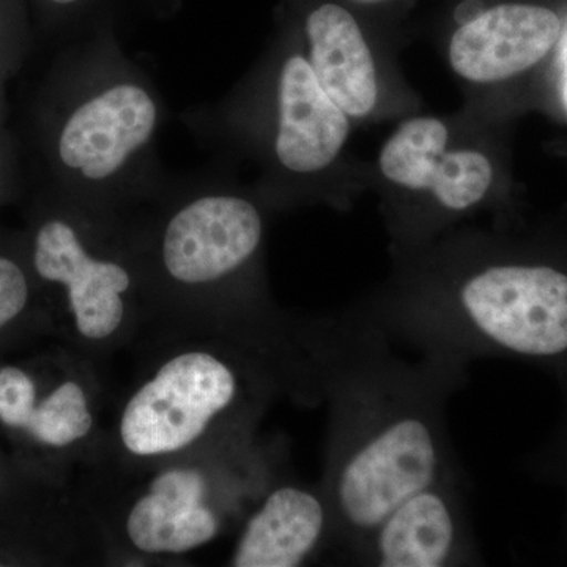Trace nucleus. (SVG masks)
Masks as SVG:
<instances>
[{
	"mask_svg": "<svg viewBox=\"0 0 567 567\" xmlns=\"http://www.w3.org/2000/svg\"><path fill=\"white\" fill-rule=\"evenodd\" d=\"M306 349L328 404L320 486L334 516V550L350 555L399 503L464 473L447 431V406L468 368L420 354L352 316L306 319Z\"/></svg>",
	"mask_w": 567,
	"mask_h": 567,
	"instance_id": "obj_1",
	"label": "nucleus"
},
{
	"mask_svg": "<svg viewBox=\"0 0 567 567\" xmlns=\"http://www.w3.org/2000/svg\"><path fill=\"white\" fill-rule=\"evenodd\" d=\"M561 21L546 7L503 3L454 33L450 61L458 76L480 84L509 80L543 61L557 44Z\"/></svg>",
	"mask_w": 567,
	"mask_h": 567,
	"instance_id": "obj_12",
	"label": "nucleus"
},
{
	"mask_svg": "<svg viewBox=\"0 0 567 567\" xmlns=\"http://www.w3.org/2000/svg\"><path fill=\"white\" fill-rule=\"evenodd\" d=\"M349 115L317 81L308 59L289 55L278 78L275 155L289 173H320L349 137Z\"/></svg>",
	"mask_w": 567,
	"mask_h": 567,
	"instance_id": "obj_13",
	"label": "nucleus"
},
{
	"mask_svg": "<svg viewBox=\"0 0 567 567\" xmlns=\"http://www.w3.org/2000/svg\"><path fill=\"white\" fill-rule=\"evenodd\" d=\"M334 539L333 509L320 483L281 472L237 528L227 566H306L334 548Z\"/></svg>",
	"mask_w": 567,
	"mask_h": 567,
	"instance_id": "obj_10",
	"label": "nucleus"
},
{
	"mask_svg": "<svg viewBox=\"0 0 567 567\" xmlns=\"http://www.w3.org/2000/svg\"><path fill=\"white\" fill-rule=\"evenodd\" d=\"M555 375L565 393V412H563L557 432L551 435L546 445L537 451L529 464L537 475L565 488L567 499V368L555 372Z\"/></svg>",
	"mask_w": 567,
	"mask_h": 567,
	"instance_id": "obj_16",
	"label": "nucleus"
},
{
	"mask_svg": "<svg viewBox=\"0 0 567 567\" xmlns=\"http://www.w3.org/2000/svg\"><path fill=\"white\" fill-rule=\"evenodd\" d=\"M28 256L52 333L100 368L148 330L147 290L122 210L76 196L41 216Z\"/></svg>",
	"mask_w": 567,
	"mask_h": 567,
	"instance_id": "obj_6",
	"label": "nucleus"
},
{
	"mask_svg": "<svg viewBox=\"0 0 567 567\" xmlns=\"http://www.w3.org/2000/svg\"><path fill=\"white\" fill-rule=\"evenodd\" d=\"M308 62L317 81L349 117H364L374 110L375 63L352 13L336 3H322L305 24Z\"/></svg>",
	"mask_w": 567,
	"mask_h": 567,
	"instance_id": "obj_14",
	"label": "nucleus"
},
{
	"mask_svg": "<svg viewBox=\"0 0 567 567\" xmlns=\"http://www.w3.org/2000/svg\"><path fill=\"white\" fill-rule=\"evenodd\" d=\"M281 461L256 436L148 468L93 466L76 495L104 557L162 561L237 532Z\"/></svg>",
	"mask_w": 567,
	"mask_h": 567,
	"instance_id": "obj_5",
	"label": "nucleus"
},
{
	"mask_svg": "<svg viewBox=\"0 0 567 567\" xmlns=\"http://www.w3.org/2000/svg\"><path fill=\"white\" fill-rule=\"evenodd\" d=\"M55 338L28 251L0 249V357Z\"/></svg>",
	"mask_w": 567,
	"mask_h": 567,
	"instance_id": "obj_15",
	"label": "nucleus"
},
{
	"mask_svg": "<svg viewBox=\"0 0 567 567\" xmlns=\"http://www.w3.org/2000/svg\"><path fill=\"white\" fill-rule=\"evenodd\" d=\"M137 344L144 361L111 405L95 466L148 468L248 442L274 402L292 401L281 371L230 336L153 330Z\"/></svg>",
	"mask_w": 567,
	"mask_h": 567,
	"instance_id": "obj_3",
	"label": "nucleus"
},
{
	"mask_svg": "<svg viewBox=\"0 0 567 567\" xmlns=\"http://www.w3.org/2000/svg\"><path fill=\"white\" fill-rule=\"evenodd\" d=\"M358 2L374 3V2H383V0H358Z\"/></svg>",
	"mask_w": 567,
	"mask_h": 567,
	"instance_id": "obj_18",
	"label": "nucleus"
},
{
	"mask_svg": "<svg viewBox=\"0 0 567 567\" xmlns=\"http://www.w3.org/2000/svg\"><path fill=\"white\" fill-rule=\"evenodd\" d=\"M81 80L55 134V158L76 196L122 210L145 185L162 100L118 51L84 52Z\"/></svg>",
	"mask_w": 567,
	"mask_h": 567,
	"instance_id": "obj_8",
	"label": "nucleus"
},
{
	"mask_svg": "<svg viewBox=\"0 0 567 567\" xmlns=\"http://www.w3.org/2000/svg\"><path fill=\"white\" fill-rule=\"evenodd\" d=\"M447 128L436 118H413L386 142L380 169L406 189L434 194L446 212L462 213L486 197L494 178L492 164L480 152H447Z\"/></svg>",
	"mask_w": 567,
	"mask_h": 567,
	"instance_id": "obj_11",
	"label": "nucleus"
},
{
	"mask_svg": "<svg viewBox=\"0 0 567 567\" xmlns=\"http://www.w3.org/2000/svg\"><path fill=\"white\" fill-rule=\"evenodd\" d=\"M347 561L372 567L483 565L466 502L465 473L435 481L399 503Z\"/></svg>",
	"mask_w": 567,
	"mask_h": 567,
	"instance_id": "obj_9",
	"label": "nucleus"
},
{
	"mask_svg": "<svg viewBox=\"0 0 567 567\" xmlns=\"http://www.w3.org/2000/svg\"><path fill=\"white\" fill-rule=\"evenodd\" d=\"M125 221L151 308L145 333L230 336L281 371L297 404H317L306 319L276 308L257 279L265 221L252 200L205 186L167 200L151 219Z\"/></svg>",
	"mask_w": 567,
	"mask_h": 567,
	"instance_id": "obj_2",
	"label": "nucleus"
},
{
	"mask_svg": "<svg viewBox=\"0 0 567 567\" xmlns=\"http://www.w3.org/2000/svg\"><path fill=\"white\" fill-rule=\"evenodd\" d=\"M393 344L470 368L514 360L567 368V271L543 262H491L457 278L390 292L349 312Z\"/></svg>",
	"mask_w": 567,
	"mask_h": 567,
	"instance_id": "obj_4",
	"label": "nucleus"
},
{
	"mask_svg": "<svg viewBox=\"0 0 567 567\" xmlns=\"http://www.w3.org/2000/svg\"><path fill=\"white\" fill-rule=\"evenodd\" d=\"M48 2L54 3V6H73V3L80 2V0H48Z\"/></svg>",
	"mask_w": 567,
	"mask_h": 567,
	"instance_id": "obj_17",
	"label": "nucleus"
},
{
	"mask_svg": "<svg viewBox=\"0 0 567 567\" xmlns=\"http://www.w3.org/2000/svg\"><path fill=\"white\" fill-rule=\"evenodd\" d=\"M0 357V439L37 483L71 492L74 473L102 461L111 398L102 368L52 338Z\"/></svg>",
	"mask_w": 567,
	"mask_h": 567,
	"instance_id": "obj_7",
	"label": "nucleus"
}]
</instances>
